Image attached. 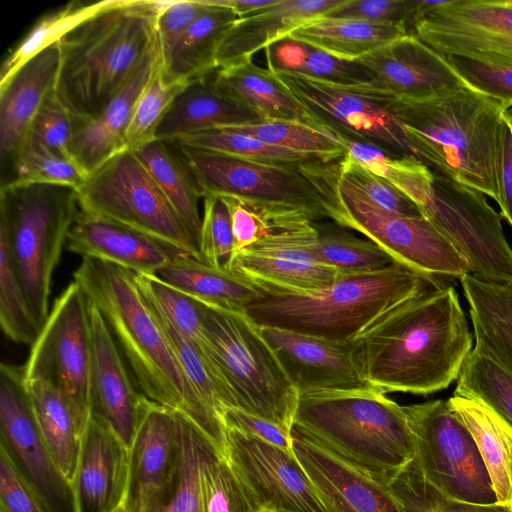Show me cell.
<instances>
[{
	"label": "cell",
	"instance_id": "cell-41",
	"mask_svg": "<svg viewBox=\"0 0 512 512\" xmlns=\"http://www.w3.org/2000/svg\"><path fill=\"white\" fill-rule=\"evenodd\" d=\"M150 307L172 346L185 379L206 409L223 423L224 411L238 406L216 365L203 347L180 335L151 305Z\"/></svg>",
	"mask_w": 512,
	"mask_h": 512
},
{
	"label": "cell",
	"instance_id": "cell-36",
	"mask_svg": "<svg viewBox=\"0 0 512 512\" xmlns=\"http://www.w3.org/2000/svg\"><path fill=\"white\" fill-rule=\"evenodd\" d=\"M407 34L405 28L396 25L318 17L299 26L287 37L336 58L356 61Z\"/></svg>",
	"mask_w": 512,
	"mask_h": 512
},
{
	"label": "cell",
	"instance_id": "cell-54",
	"mask_svg": "<svg viewBox=\"0 0 512 512\" xmlns=\"http://www.w3.org/2000/svg\"><path fill=\"white\" fill-rule=\"evenodd\" d=\"M203 199L199 237L200 258L211 266L227 268L233 250L232 225L228 207L217 195H205Z\"/></svg>",
	"mask_w": 512,
	"mask_h": 512
},
{
	"label": "cell",
	"instance_id": "cell-19",
	"mask_svg": "<svg viewBox=\"0 0 512 512\" xmlns=\"http://www.w3.org/2000/svg\"><path fill=\"white\" fill-rule=\"evenodd\" d=\"M226 458L264 512H329L294 453L233 429Z\"/></svg>",
	"mask_w": 512,
	"mask_h": 512
},
{
	"label": "cell",
	"instance_id": "cell-25",
	"mask_svg": "<svg viewBox=\"0 0 512 512\" xmlns=\"http://www.w3.org/2000/svg\"><path fill=\"white\" fill-rule=\"evenodd\" d=\"M128 475L129 448L105 422L91 415L70 481L75 512H113L122 506Z\"/></svg>",
	"mask_w": 512,
	"mask_h": 512
},
{
	"label": "cell",
	"instance_id": "cell-63",
	"mask_svg": "<svg viewBox=\"0 0 512 512\" xmlns=\"http://www.w3.org/2000/svg\"><path fill=\"white\" fill-rule=\"evenodd\" d=\"M504 118H505L506 122L508 123V125L511 129V133H512V108L505 111Z\"/></svg>",
	"mask_w": 512,
	"mask_h": 512
},
{
	"label": "cell",
	"instance_id": "cell-50",
	"mask_svg": "<svg viewBox=\"0 0 512 512\" xmlns=\"http://www.w3.org/2000/svg\"><path fill=\"white\" fill-rule=\"evenodd\" d=\"M185 84H166L160 63L141 91L125 133V147L133 151L155 139V133L176 95Z\"/></svg>",
	"mask_w": 512,
	"mask_h": 512
},
{
	"label": "cell",
	"instance_id": "cell-17",
	"mask_svg": "<svg viewBox=\"0 0 512 512\" xmlns=\"http://www.w3.org/2000/svg\"><path fill=\"white\" fill-rule=\"evenodd\" d=\"M326 130L373 144L394 156H413L406 136L380 95L303 75L273 71Z\"/></svg>",
	"mask_w": 512,
	"mask_h": 512
},
{
	"label": "cell",
	"instance_id": "cell-6",
	"mask_svg": "<svg viewBox=\"0 0 512 512\" xmlns=\"http://www.w3.org/2000/svg\"><path fill=\"white\" fill-rule=\"evenodd\" d=\"M293 427L387 484L415 459L404 406L375 388L301 394Z\"/></svg>",
	"mask_w": 512,
	"mask_h": 512
},
{
	"label": "cell",
	"instance_id": "cell-57",
	"mask_svg": "<svg viewBox=\"0 0 512 512\" xmlns=\"http://www.w3.org/2000/svg\"><path fill=\"white\" fill-rule=\"evenodd\" d=\"M0 512H51L1 446Z\"/></svg>",
	"mask_w": 512,
	"mask_h": 512
},
{
	"label": "cell",
	"instance_id": "cell-33",
	"mask_svg": "<svg viewBox=\"0 0 512 512\" xmlns=\"http://www.w3.org/2000/svg\"><path fill=\"white\" fill-rule=\"evenodd\" d=\"M209 5L160 59V73L166 84H186L216 71V55L226 32L240 17L231 9Z\"/></svg>",
	"mask_w": 512,
	"mask_h": 512
},
{
	"label": "cell",
	"instance_id": "cell-40",
	"mask_svg": "<svg viewBox=\"0 0 512 512\" xmlns=\"http://www.w3.org/2000/svg\"><path fill=\"white\" fill-rule=\"evenodd\" d=\"M26 387L41 434L70 482L81 439L70 407L60 392L49 383L29 380L26 381Z\"/></svg>",
	"mask_w": 512,
	"mask_h": 512
},
{
	"label": "cell",
	"instance_id": "cell-43",
	"mask_svg": "<svg viewBox=\"0 0 512 512\" xmlns=\"http://www.w3.org/2000/svg\"><path fill=\"white\" fill-rule=\"evenodd\" d=\"M71 1L40 17L28 33L7 54L0 69V83L6 81L34 55L56 43L73 27L107 4Z\"/></svg>",
	"mask_w": 512,
	"mask_h": 512
},
{
	"label": "cell",
	"instance_id": "cell-28",
	"mask_svg": "<svg viewBox=\"0 0 512 512\" xmlns=\"http://www.w3.org/2000/svg\"><path fill=\"white\" fill-rule=\"evenodd\" d=\"M344 0H277L241 17L222 38L217 68L252 59L269 45L287 37L306 22L321 17Z\"/></svg>",
	"mask_w": 512,
	"mask_h": 512
},
{
	"label": "cell",
	"instance_id": "cell-32",
	"mask_svg": "<svg viewBox=\"0 0 512 512\" xmlns=\"http://www.w3.org/2000/svg\"><path fill=\"white\" fill-rule=\"evenodd\" d=\"M469 305L473 348L512 375V284L482 280L472 274L460 279Z\"/></svg>",
	"mask_w": 512,
	"mask_h": 512
},
{
	"label": "cell",
	"instance_id": "cell-34",
	"mask_svg": "<svg viewBox=\"0 0 512 512\" xmlns=\"http://www.w3.org/2000/svg\"><path fill=\"white\" fill-rule=\"evenodd\" d=\"M447 401L477 444L498 504L512 512V425L480 401L454 394Z\"/></svg>",
	"mask_w": 512,
	"mask_h": 512
},
{
	"label": "cell",
	"instance_id": "cell-51",
	"mask_svg": "<svg viewBox=\"0 0 512 512\" xmlns=\"http://www.w3.org/2000/svg\"><path fill=\"white\" fill-rule=\"evenodd\" d=\"M180 425L179 479L168 512H202L201 467L210 440L181 413Z\"/></svg>",
	"mask_w": 512,
	"mask_h": 512
},
{
	"label": "cell",
	"instance_id": "cell-59",
	"mask_svg": "<svg viewBox=\"0 0 512 512\" xmlns=\"http://www.w3.org/2000/svg\"><path fill=\"white\" fill-rule=\"evenodd\" d=\"M471 87L502 102L508 110L512 108V68L484 65L462 58H448Z\"/></svg>",
	"mask_w": 512,
	"mask_h": 512
},
{
	"label": "cell",
	"instance_id": "cell-15",
	"mask_svg": "<svg viewBox=\"0 0 512 512\" xmlns=\"http://www.w3.org/2000/svg\"><path fill=\"white\" fill-rule=\"evenodd\" d=\"M174 144L203 197L233 196L304 210L316 221L327 218L318 192L298 167L300 163L268 164Z\"/></svg>",
	"mask_w": 512,
	"mask_h": 512
},
{
	"label": "cell",
	"instance_id": "cell-3",
	"mask_svg": "<svg viewBox=\"0 0 512 512\" xmlns=\"http://www.w3.org/2000/svg\"><path fill=\"white\" fill-rule=\"evenodd\" d=\"M162 1L108 0L59 41L54 94L74 125L98 114L158 48Z\"/></svg>",
	"mask_w": 512,
	"mask_h": 512
},
{
	"label": "cell",
	"instance_id": "cell-46",
	"mask_svg": "<svg viewBox=\"0 0 512 512\" xmlns=\"http://www.w3.org/2000/svg\"><path fill=\"white\" fill-rule=\"evenodd\" d=\"M135 281L147 302L183 337L203 347L202 303L172 287L155 274H136Z\"/></svg>",
	"mask_w": 512,
	"mask_h": 512
},
{
	"label": "cell",
	"instance_id": "cell-21",
	"mask_svg": "<svg viewBox=\"0 0 512 512\" xmlns=\"http://www.w3.org/2000/svg\"><path fill=\"white\" fill-rule=\"evenodd\" d=\"M313 222L271 231L231 258L227 269L261 292L306 293L327 287L340 273L317 262L306 248L305 233Z\"/></svg>",
	"mask_w": 512,
	"mask_h": 512
},
{
	"label": "cell",
	"instance_id": "cell-18",
	"mask_svg": "<svg viewBox=\"0 0 512 512\" xmlns=\"http://www.w3.org/2000/svg\"><path fill=\"white\" fill-rule=\"evenodd\" d=\"M180 413L149 400L129 448L124 507L128 512H168L179 479Z\"/></svg>",
	"mask_w": 512,
	"mask_h": 512
},
{
	"label": "cell",
	"instance_id": "cell-56",
	"mask_svg": "<svg viewBox=\"0 0 512 512\" xmlns=\"http://www.w3.org/2000/svg\"><path fill=\"white\" fill-rule=\"evenodd\" d=\"M73 133L74 122L53 91L36 114L27 134L74 161L70 151Z\"/></svg>",
	"mask_w": 512,
	"mask_h": 512
},
{
	"label": "cell",
	"instance_id": "cell-35",
	"mask_svg": "<svg viewBox=\"0 0 512 512\" xmlns=\"http://www.w3.org/2000/svg\"><path fill=\"white\" fill-rule=\"evenodd\" d=\"M155 275L199 301L236 312L245 313L246 306L261 295L256 286L233 271L187 253L178 254Z\"/></svg>",
	"mask_w": 512,
	"mask_h": 512
},
{
	"label": "cell",
	"instance_id": "cell-24",
	"mask_svg": "<svg viewBox=\"0 0 512 512\" xmlns=\"http://www.w3.org/2000/svg\"><path fill=\"white\" fill-rule=\"evenodd\" d=\"M89 311L92 333L91 415L105 422L130 448L146 397L136 390L120 348L91 300Z\"/></svg>",
	"mask_w": 512,
	"mask_h": 512
},
{
	"label": "cell",
	"instance_id": "cell-31",
	"mask_svg": "<svg viewBox=\"0 0 512 512\" xmlns=\"http://www.w3.org/2000/svg\"><path fill=\"white\" fill-rule=\"evenodd\" d=\"M213 84L223 95L256 111L266 120L319 126L276 74L256 65L252 59L218 68L213 73Z\"/></svg>",
	"mask_w": 512,
	"mask_h": 512
},
{
	"label": "cell",
	"instance_id": "cell-60",
	"mask_svg": "<svg viewBox=\"0 0 512 512\" xmlns=\"http://www.w3.org/2000/svg\"><path fill=\"white\" fill-rule=\"evenodd\" d=\"M225 429H233L250 437L278 446L289 453L292 448V431L279 424L250 414L239 408H228L222 415Z\"/></svg>",
	"mask_w": 512,
	"mask_h": 512
},
{
	"label": "cell",
	"instance_id": "cell-48",
	"mask_svg": "<svg viewBox=\"0 0 512 512\" xmlns=\"http://www.w3.org/2000/svg\"><path fill=\"white\" fill-rule=\"evenodd\" d=\"M178 145L201 148L222 154L276 165H294L313 158L266 144L230 127L193 133L172 141Z\"/></svg>",
	"mask_w": 512,
	"mask_h": 512
},
{
	"label": "cell",
	"instance_id": "cell-61",
	"mask_svg": "<svg viewBox=\"0 0 512 512\" xmlns=\"http://www.w3.org/2000/svg\"><path fill=\"white\" fill-rule=\"evenodd\" d=\"M495 172L501 216L512 226V133L504 117L498 134Z\"/></svg>",
	"mask_w": 512,
	"mask_h": 512
},
{
	"label": "cell",
	"instance_id": "cell-8",
	"mask_svg": "<svg viewBox=\"0 0 512 512\" xmlns=\"http://www.w3.org/2000/svg\"><path fill=\"white\" fill-rule=\"evenodd\" d=\"M80 211L73 188L9 181L0 191V238L8 247L32 312L49 315L53 271Z\"/></svg>",
	"mask_w": 512,
	"mask_h": 512
},
{
	"label": "cell",
	"instance_id": "cell-42",
	"mask_svg": "<svg viewBox=\"0 0 512 512\" xmlns=\"http://www.w3.org/2000/svg\"><path fill=\"white\" fill-rule=\"evenodd\" d=\"M230 128L266 144L323 162L339 160L345 154L343 146L336 137L321 126L297 121L263 120Z\"/></svg>",
	"mask_w": 512,
	"mask_h": 512
},
{
	"label": "cell",
	"instance_id": "cell-11",
	"mask_svg": "<svg viewBox=\"0 0 512 512\" xmlns=\"http://www.w3.org/2000/svg\"><path fill=\"white\" fill-rule=\"evenodd\" d=\"M77 195L82 211L200 258L194 236L132 151L117 153L90 173Z\"/></svg>",
	"mask_w": 512,
	"mask_h": 512
},
{
	"label": "cell",
	"instance_id": "cell-62",
	"mask_svg": "<svg viewBox=\"0 0 512 512\" xmlns=\"http://www.w3.org/2000/svg\"><path fill=\"white\" fill-rule=\"evenodd\" d=\"M277 0H211L215 5L233 10L240 18L258 9L272 5Z\"/></svg>",
	"mask_w": 512,
	"mask_h": 512
},
{
	"label": "cell",
	"instance_id": "cell-1",
	"mask_svg": "<svg viewBox=\"0 0 512 512\" xmlns=\"http://www.w3.org/2000/svg\"><path fill=\"white\" fill-rule=\"evenodd\" d=\"M473 339L456 290L442 284L403 303L356 341L373 388L428 395L458 379Z\"/></svg>",
	"mask_w": 512,
	"mask_h": 512
},
{
	"label": "cell",
	"instance_id": "cell-27",
	"mask_svg": "<svg viewBox=\"0 0 512 512\" xmlns=\"http://www.w3.org/2000/svg\"><path fill=\"white\" fill-rule=\"evenodd\" d=\"M60 65L58 42L21 65L0 83V154L12 160L36 114L54 91Z\"/></svg>",
	"mask_w": 512,
	"mask_h": 512
},
{
	"label": "cell",
	"instance_id": "cell-13",
	"mask_svg": "<svg viewBox=\"0 0 512 512\" xmlns=\"http://www.w3.org/2000/svg\"><path fill=\"white\" fill-rule=\"evenodd\" d=\"M92 333L89 300L71 282L54 301L31 344L25 380H41L57 389L73 414L80 437L91 417Z\"/></svg>",
	"mask_w": 512,
	"mask_h": 512
},
{
	"label": "cell",
	"instance_id": "cell-26",
	"mask_svg": "<svg viewBox=\"0 0 512 512\" xmlns=\"http://www.w3.org/2000/svg\"><path fill=\"white\" fill-rule=\"evenodd\" d=\"M67 246L82 258L114 264L136 274H157L178 254L185 253L81 209L69 231Z\"/></svg>",
	"mask_w": 512,
	"mask_h": 512
},
{
	"label": "cell",
	"instance_id": "cell-47",
	"mask_svg": "<svg viewBox=\"0 0 512 512\" xmlns=\"http://www.w3.org/2000/svg\"><path fill=\"white\" fill-rule=\"evenodd\" d=\"M12 161L15 178L11 181L61 185L77 191L88 177L74 161L28 134L21 141Z\"/></svg>",
	"mask_w": 512,
	"mask_h": 512
},
{
	"label": "cell",
	"instance_id": "cell-4",
	"mask_svg": "<svg viewBox=\"0 0 512 512\" xmlns=\"http://www.w3.org/2000/svg\"><path fill=\"white\" fill-rule=\"evenodd\" d=\"M383 99L415 158L497 202L495 157L507 110L501 101L468 84L420 99Z\"/></svg>",
	"mask_w": 512,
	"mask_h": 512
},
{
	"label": "cell",
	"instance_id": "cell-22",
	"mask_svg": "<svg viewBox=\"0 0 512 512\" xmlns=\"http://www.w3.org/2000/svg\"><path fill=\"white\" fill-rule=\"evenodd\" d=\"M371 83L357 91L397 99H420L467 84L450 60L412 34L356 60Z\"/></svg>",
	"mask_w": 512,
	"mask_h": 512
},
{
	"label": "cell",
	"instance_id": "cell-38",
	"mask_svg": "<svg viewBox=\"0 0 512 512\" xmlns=\"http://www.w3.org/2000/svg\"><path fill=\"white\" fill-rule=\"evenodd\" d=\"M304 242L317 262L340 274L377 271L395 262L377 244L356 237L333 221H314L305 233Z\"/></svg>",
	"mask_w": 512,
	"mask_h": 512
},
{
	"label": "cell",
	"instance_id": "cell-5",
	"mask_svg": "<svg viewBox=\"0 0 512 512\" xmlns=\"http://www.w3.org/2000/svg\"><path fill=\"white\" fill-rule=\"evenodd\" d=\"M440 285L438 278L393 262L377 271L340 274L311 292H261L245 314L257 326L352 342L403 303Z\"/></svg>",
	"mask_w": 512,
	"mask_h": 512
},
{
	"label": "cell",
	"instance_id": "cell-37",
	"mask_svg": "<svg viewBox=\"0 0 512 512\" xmlns=\"http://www.w3.org/2000/svg\"><path fill=\"white\" fill-rule=\"evenodd\" d=\"M182 218L199 247L202 191L173 142L154 139L132 151Z\"/></svg>",
	"mask_w": 512,
	"mask_h": 512
},
{
	"label": "cell",
	"instance_id": "cell-39",
	"mask_svg": "<svg viewBox=\"0 0 512 512\" xmlns=\"http://www.w3.org/2000/svg\"><path fill=\"white\" fill-rule=\"evenodd\" d=\"M265 50L268 68L290 72L342 86L371 83V78L357 61L336 58L322 50L289 37L278 40Z\"/></svg>",
	"mask_w": 512,
	"mask_h": 512
},
{
	"label": "cell",
	"instance_id": "cell-49",
	"mask_svg": "<svg viewBox=\"0 0 512 512\" xmlns=\"http://www.w3.org/2000/svg\"><path fill=\"white\" fill-rule=\"evenodd\" d=\"M0 323L8 338L21 344H32L41 329L16 273L8 247L1 238Z\"/></svg>",
	"mask_w": 512,
	"mask_h": 512
},
{
	"label": "cell",
	"instance_id": "cell-53",
	"mask_svg": "<svg viewBox=\"0 0 512 512\" xmlns=\"http://www.w3.org/2000/svg\"><path fill=\"white\" fill-rule=\"evenodd\" d=\"M389 485L405 512H508L499 504L476 505L446 498L423 480L412 463Z\"/></svg>",
	"mask_w": 512,
	"mask_h": 512
},
{
	"label": "cell",
	"instance_id": "cell-2",
	"mask_svg": "<svg viewBox=\"0 0 512 512\" xmlns=\"http://www.w3.org/2000/svg\"><path fill=\"white\" fill-rule=\"evenodd\" d=\"M76 281L106 321L142 394L187 417L226 457L223 423L199 400L134 273L107 262L82 258Z\"/></svg>",
	"mask_w": 512,
	"mask_h": 512
},
{
	"label": "cell",
	"instance_id": "cell-29",
	"mask_svg": "<svg viewBox=\"0 0 512 512\" xmlns=\"http://www.w3.org/2000/svg\"><path fill=\"white\" fill-rule=\"evenodd\" d=\"M160 59L158 47L100 114L74 125L71 155L87 176L108 159L126 149L125 133L133 108L159 65Z\"/></svg>",
	"mask_w": 512,
	"mask_h": 512
},
{
	"label": "cell",
	"instance_id": "cell-45",
	"mask_svg": "<svg viewBox=\"0 0 512 512\" xmlns=\"http://www.w3.org/2000/svg\"><path fill=\"white\" fill-rule=\"evenodd\" d=\"M201 494L202 512H264L210 441L202 461Z\"/></svg>",
	"mask_w": 512,
	"mask_h": 512
},
{
	"label": "cell",
	"instance_id": "cell-55",
	"mask_svg": "<svg viewBox=\"0 0 512 512\" xmlns=\"http://www.w3.org/2000/svg\"><path fill=\"white\" fill-rule=\"evenodd\" d=\"M321 17L396 25L412 34L417 0H344Z\"/></svg>",
	"mask_w": 512,
	"mask_h": 512
},
{
	"label": "cell",
	"instance_id": "cell-23",
	"mask_svg": "<svg viewBox=\"0 0 512 512\" xmlns=\"http://www.w3.org/2000/svg\"><path fill=\"white\" fill-rule=\"evenodd\" d=\"M292 448L329 512H405L389 484L294 427Z\"/></svg>",
	"mask_w": 512,
	"mask_h": 512
},
{
	"label": "cell",
	"instance_id": "cell-10",
	"mask_svg": "<svg viewBox=\"0 0 512 512\" xmlns=\"http://www.w3.org/2000/svg\"><path fill=\"white\" fill-rule=\"evenodd\" d=\"M404 194L464 256L470 274L489 282L512 284V249L501 214L487 202L486 195L423 162Z\"/></svg>",
	"mask_w": 512,
	"mask_h": 512
},
{
	"label": "cell",
	"instance_id": "cell-44",
	"mask_svg": "<svg viewBox=\"0 0 512 512\" xmlns=\"http://www.w3.org/2000/svg\"><path fill=\"white\" fill-rule=\"evenodd\" d=\"M453 394L484 403L512 425V375L475 348L462 367Z\"/></svg>",
	"mask_w": 512,
	"mask_h": 512
},
{
	"label": "cell",
	"instance_id": "cell-30",
	"mask_svg": "<svg viewBox=\"0 0 512 512\" xmlns=\"http://www.w3.org/2000/svg\"><path fill=\"white\" fill-rule=\"evenodd\" d=\"M214 72L185 84L158 126L155 139L175 141L209 129L266 120L219 92L213 84Z\"/></svg>",
	"mask_w": 512,
	"mask_h": 512
},
{
	"label": "cell",
	"instance_id": "cell-16",
	"mask_svg": "<svg viewBox=\"0 0 512 512\" xmlns=\"http://www.w3.org/2000/svg\"><path fill=\"white\" fill-rule=\"evenodd\" d=\"M0 446L51 512H75L71 484L38 427L24 366H0Z\"/></svg>",
	"mask_w": 512,
	"mask_h": 512
},
{
	"label": "cell",
	"instance_id": "cell-14",
	"mask_svg": "<svg viewBox=\"0 0 512 512\" xmlns=\"http://www.w3.org/2000/svg\"><path fill=\"white\" fill-rule=\"evenodd\" d=\"M412 35L446 58L512 68V0L418 1Z\"/></svg>",
	"mask_w": 512,
	"mask_h": 512
},
{
	"label": "cell",
	"instance_id": "cell-58",
	"mask_svg": "<svg viewBox=\"0 0 512 512\" xmlns=\"http://www.w3.org/2000/svg\"><path fill=\"white\" fill-rule=\"evenodd\" d=\"M208 6L206 0L162 1L156 17V35L161 58Z\"/></svg>",
	"mask_w": 512,
	"mask_h": 512
},
{
	"label": "cell",
	"instance_id": "cell-12",
	"mask_svg": "<svg viewBox=\"0 0 512 512\" xmlns=\"http://www.w3.org/2000/svg\"><path fill=\"white\" fill-rule=\"evenodd\" d=\"M414 437L412 462L423 480L448 499L498 504L477 444L442 399L404 406Z\"/></svg>",
	"mask_w": 512,
	"mask_h": 512
},
{
	"label": "cell",
	"instance_id": "cell-52",
	"mask_svg": "<svg viewBox=\"0 0 512 512\" xmlns=\"http://www.w3.org/2000/svg\"><path fill=\"white\" fill-rule=\"evenodd\" d=\"M339 180L385 211L405 216H422L418 207L382 177L354 161L346 153L335 161Z\"/></svg>",
	"mask_w": 512,
	"mask_h": 512
},
{
	"label": "cell",
	"instance_id": "cell-64",
	"mask_svg": "<svg viewBox=\"0 0 512 512\" xmlns=\"http://www.w3.org/2000/svg\"><path fill=\"white\" fill-rule=\"evenodd\" d=\"M113 512H128V511L126 510L124 505H122L119 508H117L116 510H114Z\"/></svg>",
	"mask_w": 512,
	"mask_h": 512
},
{
	"label": "cell",
	"instance_id": "cell-20",
	"mask_svg": "<svg viewBox=\"0 0 512 512\" xmlns=\"http://www.w3.org/2000/svg\"><path fill=\"white\" fill-rule=\"evenodd\" d=\"M259 331L299 395L373 388L366 380L358 342H338L269 326Z\"/></svg>",
	"mask_w": 512,
	"mask_h": 512
},
{
	"label": "cell",
	"instance_id": "cell-9",
	"mask_svg": "<svg viewBox=\"0 0 512 512\" xmlns=\"http://www.w3.org/2000/svg\"><path fill=\"white\" fill-rule=\"evenodd\" d=\"M203 348L239 409L292 431L299 394L245 313L202 302Z\"/></svg>",
	"mask_w": 512,
	"mask_h": 512
},
{
	"label": "cell",
	"instance_id": "cell-7",
	"mask_svg": "<svg viewBox=\"0 0 512 512\" xmlns=\"http://www.w3.org/2000/svg\"><path fill=\"white\" fill-rule=\"evenodd\" d=\"M298 167L318 192L327 218L361 233L393 261L438 279L470 274L464 256L430 221L378 208L339 180L335 161L312 159Z\"/></svg>",
	"mask_w": 512,
	"mask_h": 512
}]
</instances>
